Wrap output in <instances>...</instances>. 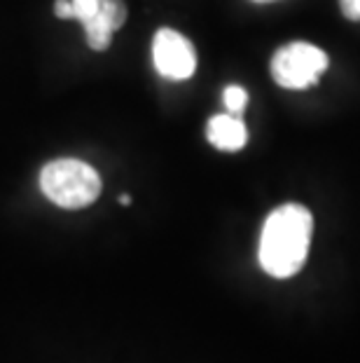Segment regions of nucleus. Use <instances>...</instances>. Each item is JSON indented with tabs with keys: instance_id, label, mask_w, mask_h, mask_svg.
Returning <instances> with one entry per match:
<instances>
[{
	"instance_id": "0eeeda50",
	"label": "nucleus",
	"mask_w": 360,
	"mask_h": 363,
	"mask_svg": "<svg viewBox=\"0 0 360 363\" xmlns=\"http://www.w3.org/2000/svg\"><path fill=\"white\" fill-rule=\"evenodd\" d=\"M222 101L227 106V113L239 115L248 104V91L239 87V84H229V87H225V91H222Z\"/></svg>"
},
{
	"instance_id": "f257e3e1",
	"label": "nucleus",
	"mask_w": 360,
	"mask_h": 363,
	"mask_svg": "<svg viewBox=\"0 0 360 363\" xmlns=\"http://www.w3.org/2000/svg\"><path fill=\"white\" fill-rule=\"evenodd\" d=\"M313 235V216L302 204H281L260 233V267L274 279H290L304 267Z\"/></svg>"
},
{
	"instance_id": "39448f33",
	"label": "nucleus",
	"mask_w": 360,
	"mask_h": 363,
	"mask_svg": "<svg viewBox=\"0 0 360 363\" xmlns=\"http://www.w3.org/2000/svg\"><path fill=\"white\" fill-rule=\"evenodd\" d=\"M124 21H127V5L122 0H103L94 17L82 24L84 35H87V45L94 52L108 50L112 33L124 26Z\"/></svg>"
},
{
	"instance_id": "f03ea898",
	"label": "nucleus",
	"mask_w": 360,
	"mask_h": 363,
	"mask_svg": "<svg viewBox=\"0 0 360 363\" xmlns=\"http://www.w3.org/2000/svg\"><path fill=\"white\" fill-rule=\"evenodd\" d=\"M101 176L91 164L75 157L52 160L40 172L42 195L68 211L94 204L101 195Z\"/></svg>"
},
{
	"instance_id": "9b49d317",
	"label": "nucleus",
	"mask_w": 360,
	"mask_h": 363,
	"mask_svg": "<svg viewBox=\"0 0 360 363\" xmlns=\"http://www.w3.org/2000/svg\"><path fill=\"white\" fill-rule=\"evenodd\" d=\"M252 3H274V0H252Z\"/></svg>"
},
{
	"instance_id": "7ed1b4c3",
	"label": "nucleus",
	"mask_w": 360,
	"mask_h": 363,
	"mask_svg": "<svg viewBox=\"0 0 360 363\" xmlns=\"http://www.w3.org/2000/svg\"><path fill=\"white\" fill-rule=\"evenodd\" d=\"M327 54L311 43H288L272 57V78L283 89L313 87L327 71Z\"/></svg>"
},
{
	"instance_id": "20e7f679",
	"label": "nucleus",
	"mask_w": 360,
	"mask_h": 363,
	"mask_svg": "<svg viewBox=\"0 0 360 363\" xmlns=\"http://www.w3.org/2000/svg\"><path fill=\"white\" fill-rule=\"evenodd\" d=\"M152 64L164 80H190L197 71V50L178 30L159 28L152 38Z\"/></svg>"
},
{
	"instance_id": "1a4fd4ad",
	"label": "nucleus",
	"mask_w": 360,
	"mask_h": 363,
	"mask_svg": "<svg viewBox=\"0 0 360 363\" xmlns=\"http://www.w3.org/2000/svg\"><path fill=\"white\" fill-rule=\"evenodd\" d=\"M54 12H57L59 19H73V3L71 0H57Z\"/></svg>"
},
{
	"instance_id": "9d476101",
	"label": "nucleus",
	"mask_w": 360,
	"mask_h": 363,
	"mask_svg": "<svg viewBox=\"0 0 360 363\" xmlns=\"http://www.w3.org/2000/svg\"><path fill=\"white\" fill-rule=\"evenodd\" d=\"M120 204H132V197H129V195H120Z\"/></svg>"
},
{
	"instance_id": "6e6552de",
	"label": "nucleus",
	"mask_w": 360,
	"mask_h": 363,
	"mask_svg": "<svg viewBox=\"0 0 360 363\" xmlns=\"http://www.w3.org/2000/svg\"><path fill=\"white\" fill-rule=\"evenodd\" d=\"M344 17L351 21H360V0H339Z\"/></svg>"
},
{
	"instance_id": "423d86ee",
	"label": "nucleus",
	"mask_w": 360,
	"mask_h": 363,
	"mask_svg": "<svg viewBox=\"0 0 360 363\" xmlns=\"http://www.w3.org/2000/svg\"><path fill=\"white\" fill-rule=\"evenodd\" d=\"M206 138L211 141L213 148L222 152H236L248 143V129L239 115L220 113L213 115L209 125H206Z\"/></svg>"
}]
</instances>
